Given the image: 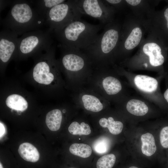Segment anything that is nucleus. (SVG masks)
<instances>
[{"label": "nucleus", "instance_id": "obj_1", "mask_svg": "<svg viewBox=\"0 0 168 168\" xmlns=\"http://www.w3.org/2000/svg\"><path fill=\"white\" fill-rule=\"evenodd\" d=\"M102 27L101 24H92L79 19L54 31L61 45L85 50L95 43Z\"/></svg>", "mask_w": 168, "mask_h": 168}, {"label": "nucleus", "instance_id": "obj_2", "mask_svg": "<svg viewBox=\"0 0 168 168\" xmlns=\"http://www.w3.org/2000/svg\"><path fill=\"white\" fill-rule=\"evenodd\" d=\"M38 10L24 1L18 2L12 7L4 21L7 29L18 34L37 29L44 21Z\"/></svg>", "mask_w": 168, "mask_h": 168}, {"label": "nucleus", "instance_id": "obj_3", "mask_svg": "<svg viewBox=\"0 0 168 168\" xmlns=\"http://www.w3.org/2000/svg\"><path fill=\"white\" fill-rule=\"evenodd\" d=\"M122 26V24L115 20L105 25L95 43L85 50L87 54L101 61L115 56L120 41Z\"/></svg>", "mask_w": 168, "mask_h": 168}, {"label": "nucleus", "instance_id": "obj_4", "mask_svg": "<svg viewBox=\"0 0 168 168\" xmlns=\"http://www.w3.org/2000/svg\"><path fill=\"white\" fill-rule=\"evenodd\" d=\"M147 30L144 21L133 14L127 15L122 24L119 42L115 56H122L139 46Z\"/></svg>", "mask_w": 168, "mask_h": 168}, {"label": "nucleus", "instance_id": "obj_5", "mask_svg": "<svg viewBox=\"0 0 168 168\" xmlns=\"http://www.w3.org/2000/svg\"><path fill=\"white\" fill-rule=\"evenodd\" d=\"M82 16L73 0H69L51 8L47 12L45 18L50 29L55 31L75 20L81 19Z\"/></svg>", "mask_w": 168, "mask_h": 168}, {"label": "nucleus", "instance_id": "obj_6", "mask_svg": "<svg viewBox=\"0 0 168 168\" xmlns=\"http://www.w3.org/2000/svg\"><path fill=\"white\" fill-rule=\"evenodd\" d=\"M82 14L91 16L98 20L105 25L114 21L116 10L104 0H73Z\"/></svg>", "mask_w": 168, "mask_h": 168}, {"label": "nucleus", "instance_id": "obj_7", "mask_svg": "<svg viewBox=\"0 0 168 168\" xmlns=\"http://www.w3.org/2000/svg\"><path fill=\"white\" fill-rule=\"evenodd\" d=\"M167 2L162 10H152L143 21L147 33L155 35L168 47V1Z\"/></svg>", "mask_w": 168, "mask_h": 168}, {"label": "nucleus", "instance_id": "obj_8", "mask_svg": "<svg viewBox=\"0 0 168 168\" xmlns=\"http://www.w3.org/2000/svg\"><path fill=\"white\" fill-rule=\"evenodd\" d=\"M52 41L49 33L39 30L30 31L18 38L17 50L27 54L38 50L49 49Z\"/></svg>", "mask_w": 168, "mask_h": 168}, {"label": "nucleus", "instance_id": "obj_9", "mask_svg": "<svg viewBox=\"0 0 168 168\" xmlns=\"http://www.w3.org/2000/svg\"><path fill=\"white\" fill-rule=\"evenodd\" d=\"M65 51L62 59V64L67 70L78 72L84 70L87 66V62L80 50L61 45Z\"/></svg>", "mask_w": 168, "mask_h": 168}, {"label": "nucleus", "instance_id": "obj_10", "mask_svg": "<svg viewBox=\"0 0 168 168\" xmlns=\"http://www.w3.org/2000/svg\"><path fill=\"white\" fill-rule=\"evenodd\" d=\"M17 33L6 30L1 32L0 38V59L3 63L9 61L17 51L18 38Z\"/></svg>", "mask_w": 168, "mask_h": 168}, {"label": "nucleus", "instance_id": "obj_11", "mask_svg": "<svg viewBox=\"0 0 168 168\" xmlns=\"http://www.w3.org/2000/svg\"><path fill=\"white\" fill-rule=\"evenodd\" d=\"M127 6L131 9L136 17L144 20L148 13L158 3L159 1L125 0Z\"/></svg>", "mask_w": 168, "mask_h": 168}, {"label": "nucleus", "instance_id": "obj_12", "mask_svg": "<svg viewBox=\"0 0 168 168\" xmlns=\"http://www.w3.org/2000/svg\"><path fill=\"white\" fill-rule=\"evenodd\" d=\"M33 77L36 82L45 85L50 84L54 78V75L50 72L49 64L44 61L36 64L33 69Z\"/></svg>", "mask_w": 168, "mask_h": 168}, {"label": "nucleus", "instance_id": "obj_13", "mask_svg": "<svg viewBox=\"0 0 168 168\" xmlns=\"http://www.w3.org/2000/svg\"><path fill=\"white\" fill-rule=\"evenodd\" d=\"M134 82L139 89L148 93L155 91L158 85L157 80L155 78L142 75L136 76L134 78Z\"/></svg>", "mask_w": 168, "mask_h": 168}, {"label": "nucleus", "instance_id": "obj_14", "mask_svg": "<svg viewBox=\"0 0 168 168\" xmlns=\"http://www.w3.org/2000/svg\"><path fill=\"white\" fill-rule=\"evenodd\" d=\"M18 152L20 156L27 161L35 162L40 158V154L37 148L28 142L21 144L19 147Z\"/></svg>", "mask_w": 168, "mask_h": 168}, {"label": "nucleus", "instance_id": "obj_15", "mask_svg": "<svg viewBox=\"0 0 168 168\" xmlns=\"http://www.w3.org/2000/svg\"><path fill=\"white\" fill-rule=\"evenodd\" d=\"M62 118V113L60 110H53L49 112L46 115V124L50 130L56 131L60 128Z\"/></svg>", "mask_w": 168, "mask_h": 168}, {"label": "nucleus", "instance_id": "obj_16", "mask_svg": "<svg viewBox=\"0 0 168 168\" xmlns=\"http://www.w3.org/2000/svg\"><path fill=\"white\" fill-rule=\"evenodd\" d=\"M126 107L129 113L136 116L144 115L148 111V108L145 103L137 99H133L129 100L127 102Z\"/></svg>", "mask_w": 168, "mask_h": 168}, {"label": "nucleus", "instance_id": "obj_17", "mask_svg": "<svg viewBox=\"0 0 168 168\" xmlns=\"http://www.w3.org/2000/svg\"><path fill=\"white\" fill-rule=\"evenodd\" d=\"M141 139L142 143L141 150L143 154L148 156L153 155L156 150L153 135L150 133H147L142 135Z\"/></svg>", "mask_w": 168, "mask_h": 168}, {"label": "nucleus", "instance_id": "obj_18", "mask_svg": "<svg viewBox=\"0 0 168 168\" xmlns=\"http://www.w3.org/2000/svg\"><path fill=\"white\" fill-rule=\"evenodd\" d=\"M6 103L9 108L17 111H24L28 107V103L25 99L16 94L9 96L6 99Z\"/></svg>", "mask_w": 168, "mask_h": 168}, {"label": "nucleus", "instance_id": "obj_19", "mask_svg": "<svg viewBox=\"0 0 168 168\" xmlns=\"http://www.w3.org/2000/svg\"><path fill=\"white\" fill-rule=\"evenodd\" d=\"M102 84L104 90L109 95L116 94L122 89V85L120 82L113 77H105L103 80Z\"/></svg>", "mask_w": 168, "mask_h": 168}, {"label": "nucleus", "instance_id": "obj_20", "mask_svg": "<svg viewBox=\"0 0 168 168\" xmlns=\"http://www.w3.org/2000/svg\"><path fill=\"white\" fill-rule=\"evenodd\" d=\"M82 100L84 106L86 110L98 112L103 108V105L99 99L95 96L87 94L83 95Z\"/></svg>", "mask_w": 168, "mask_h": 168}, {"label": "nucleus", "instance_id": "obj_21", "mask_svg": "<svg viewBox=\"0 0 168 168\" xmlns=\"http://www.w3.org/2000/svg\"><path fill=\"white\" fill-rule=\"evenodd\" d=\"M100 125L103 128H107L113 134L117 135L120 133L123 128V123L119 121H115L113 117H109L107 119L103 118L99 121Z\"/></svg>", "mask_w": 168, "mask_h": 168}, {"label": "nucleus", "instance_id": "obj_22", "mask_svg": "<svg viewBox=\"0 0 168 168\" xmlns=\"http://www.w3.org/2000/svg\"><path fill=\"white\" fill-rule=\"evenodd\" d=\"M69 150L73 155L83 158H86L90 156L92 152L90 146L83 143L72 144L70 146Z\"/></svg>", "mask_w": 168, "mask_h": 168}, {"label": "nucleus", "instance_id": "obj_23", "mask_svg": "<svg viewBox=\"0 0 168 168\" xmlns=\"http://www.w3.org/2000/svg\"><path fill=\"white\" fill-rule=\"evenodd\" d=\"M69 133L74 135H88L91 133V129L89 125L84 122L80 124L77 122H73L68 128Z\"/></svg>", "mask_w": 168, "mask_h": 168}, {"label": "nucleus", "instance_id": "obj_24", "mask_svg": "<svg viewBox=\"0 0 168 168\" xmlns=\"http://www.w3.org/2000/svg\"><path fill=\"white\" fill-rule=\"evenodd\" d=\"M64 0H44L40 1L38 4V8L37 9L38 12L45 18L47 12L51 8L55 6L65 2Z\"/></svg>", "mask_w": 168, "mask_h": 168}, {"label": "nucleus", "instance_id": "obj_25", "mask_svg": "<svg viewBox=\"0 0 168 168\" xmlns=\"http://www.w3.org/2000/svg\"><path fill=\"white\" fill-rule=\"evenodd\" d=\"M116 159L115 156L113 154L104 155L97 160L96 168H112L115 164Z\"/></svg>", "mask_w": 168, "mask_h": 168}, {"label": "nucleus", "instance_id": "obj_26", "mask_svg": "<svg viewBox=\"0 0 168 168\" xmlns=\"http://www.w3.org/2000/svg\"><path fill=\"white\" fill-rule=\"evenodd\" d=\"M110 147V142L105 137H100L96 140L93 145V150L96 153L103 154L108 151Z\"/></svg>", "mask_w": 168, "mask_h": 168}, {"label": "nucleus", "instance_id": "obj_27", "mask_svg": "<svg viewBox=\"0 0 168 168\" xmlns=\"http://www.w3.org/2000/svg\"><path fill=\"white\" fill-rule=\"evenodd\" d=\"M159 139L161 147L164 149H168V125L164 126L161 130Z\"/></svg>", "mask_w": 168, "mask_h": 168}, {"label": "nucleus", "instance_id": "obj_28", "mask_svg": "<svg viewBox=\"0 0 168 168\" xmlns=\"http://www.w3.org/2000/svg\"><path fill=\"white\" fill-rule=\"evenodd\" d=\"M105 1L108 4L112 7L116 11L121 10L127 6L125 0H105Z\"/></svg>", "mask_w": 168, "mask_h": 168}, {"label": "nucleus", "instance_id": "obj_29", "mask_svg": "<svg viewBox=\"0 0 168 168\" xmlns=\"http://www.w3.org/2000/svg\"><path fill=\"white\" fill-rule=\"evenodd\" d=\"M5 128L3 124L0 122V138L3 135L5 132Z\"/></svg>", "mask_w": 168, "mask_h": 168}, {"label": "nucleus", "instance_id": "obj_30", "mask_svg": "<svg viewBox=\"0 0 168 168\" xmlns=\"http://www.w3.org/2000/svg\"><path fill=\"white\" fill-rule=\"evenodd\" d=\"M164 98L168 103V89L164 92Z\"/></svg>", "mask_w": 168, "mask_h": 168}, {"label": "nucleus", "instance_id": "obj_31", "mask_svg": "<svg viewBox=\"0 0 168 168\" xmlns=\"http://www.w3.org/2000/svg\"><path fill=\"white\" fill-rule=\"evenodd\" d=\"M0 168H3L1 162L0 163Z\"/></svg>", "mask_w": 168, "mask_h": 168}]
</instances>
